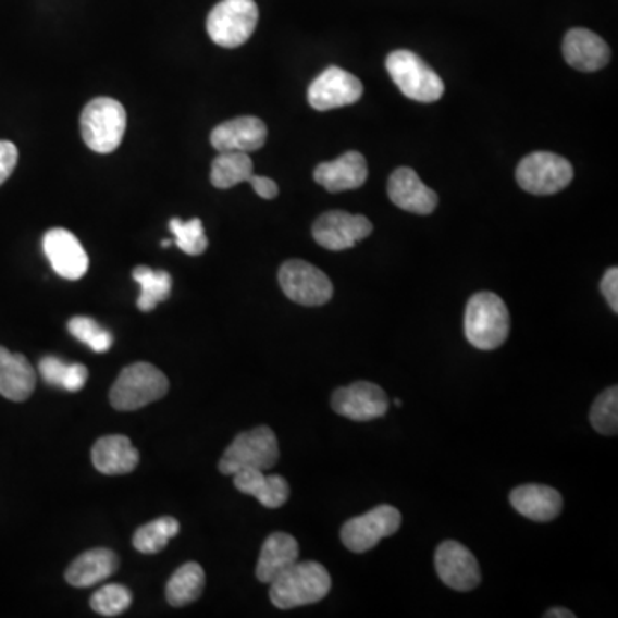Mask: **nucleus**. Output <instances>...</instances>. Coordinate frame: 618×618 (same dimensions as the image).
Returning <instances> with one entry per match:
<instances>
[{
  "mask_svg": "<svg viewBox=\"0 0 618 618\" xmlns=\"http://www.w3.org/2000/svg\"><path fill=\"white\" fill-rule=\"evenodd\" d=\"M403 524V514L392 505H379L370 512L349 519L342 526L341 540L353 554H364L392 536Z\"/></svg>",
  "mask_w": 618,
  "mask_h": 618,
  "instance_id": "1a4fd4ad",
  "label": "nucleus"
},
{
  "mask_svg": "<svg viewBox=\"0 0 618 618\" xmlns=\"http://www.w3.org/2000/svg\"><path fill=\"white\" fill-rule=\"evenodd\" d=\"M171 245H172L171 240H168V239L162 240V248H169V246H171Z\"/></svg>",
  "mask_w": 618,
  "mask_h": 618,
  "instance_id": "58836bf2",
  "label": "nucleus"
},
{
  "mask_svg": "<svg viewBox=\"0 0 618 618\" xmlns=\"http://www.w3.org/2000/svg\"><path fill=\"white\" fill-rule=\"evenodd\" d=\"M332 590L329 570L318 561H296L270 582V600L281 610L322 602Z\"/></svg>",
  "mask_w": 618,
  "mask_h": 618,
  "instance_id": "f257e3e1",
  "label": "nucleus"
},
{
  "mask_svg": "<svg viewBox=\"0 0 618 618\" xmlns=\"http://www.w3.org/2000/svg\"><path fill=\"white\" fill-rule=\"evenodd\" d=\"M464 334L480 350H495L505 344L510 334V314L502 297L493 293L474 294L466 306Z\"/></svg>",
  "mask_w": 618,
  "mask_h": 618,
  "instance_id": "f03ea898",
  "label": "nucleus"
},
{
  "mask_svg": "<svg viewBox=\"0 0 618 618\" xmlns=\"http://www.w3.org/2000/svg\"><path fill=\"white\" fill-rule=\"evenodd\" d=\"M118 569L119 558L112 549H88L67 567L65 581L74 588H91L114 576Z\"/></svg>",
  "mask_w": 618,
  "mask_h": 618,
  "instance_id": "b1692460",
  "label": "nucleus"
},
{
  "mask_svg": "<svg viewBox=\"0 0 618 618\" xmlns=\"http://www.w3.org/2000/svg\"><path fill=\"white\" fill-rule=\"evenodd\" d=\"M391 407L382 386L371 382H355L341 386L332 395V409L350 421H373L383 418Z\"/></svg>",
  "mask_w": 618,
  "mask_h": 618,
  "instance_id": "9b49d317",
  "label": "nucleus"
},
{
  "mask_svg": "<svg viewBox=\"0 0 618 618\" xmlns=\"http://www.w3.org/2000/svg\"><path fill=\"white\" fill-rule=\"evenodd\" d=\"M67 329H70V334L74 338L90 347L94 353H107L114 344V337H112L109 330L95 322L94 318H71Z\"/></svg>",
  "mask_w": 618,
  "mask_h": 618,
  "instance_id": "473e14b6",
  "label": "nucleus"
},
{
  "mask_svg": "<svg viewBox=\"0 0 618 618\" xmlns=\"http://www.w3.org/2000/svg\"><path fill=\"white\" fill-rule=\"evenodd\" d=\"M435 567L438 578L452 590L472 591L481 584V570L477 557L468 546L457 541H444L436 548Z\"/></svg>",
  "mask_w": 618,
  "mask_h": 618,
  "instance_id": "4468645a",
  "label": "nucleus"
},
{
  "mask_svg": "<svg viewBox=\"0 0 618 618\" xmlns=\"http://www.w3.org/2000/svg\"><path fill=\"white\" fill-rule=\"evenodd\" d=\"M388 198L395 207L418 215L435 212L438 196L427 186L411 168H399L388 180Z\"/></svg>",
  "mask_w": 618,
  "mask_h": 618,
  "instance_id": "f3484780",
  "label": "nucleus"
},
{
  "mask_svg": "<svg viewBox=\"0 0 618 618\" xmlns=\"http://www.w3.org/2000/svg\"><path fill=\"white\" fill-rule=\"evenodd\" d=\"M17 159H20V153H17L16 145L13 141L0 139V186L13 175Z\"/></svg>",
  "mask_w": 618,
  "mask_h": 618,
  "instance_id": "f704fd0d",
  "label": "nucleus"
},
{
  "mask_svg": "<svg viewBox=\"0 0 618 618\" xmlns=\"http://www.w3.org/2000/svg\"><path fill=\"white\" fill-rule=\"evenodd\" d=\"M37 386V371L28 359L0 347V395L13 403H25Z\"/></svg>",
  "mask_w": 618,
  "mask_h": 618,
  "instance_id": "4be33fe9",
  "label": "nucleus"
},
{
  "mask_svg": "<svg viewBox=\"0 0 618 618\" xmlns=\"http://www.w3.org/2000/svg\"><path fill=\"white\" fill-rule=\"evenodd\" d=\"M516 180L531 195H555L572 183L573 169L560 154L534 151L517 165Z\"/></svg>",
  "mask_w": 618,
  "mask_h": 618,
  "instance_id": "6e6552de",
  "label": "nucleus"
},
{
  "mask_svg": "<svg viewBox=\"0 0 618 618\" xmlns=\"http://www.w3.org/2000/svg\"><path fill=\"white\" fill-rule=\"evenodd\" d=\"M279 457L281 448L275 433L269 427H257L232 440L220 459L219 471L225 477H234L246 469L269 471L279 462Z\"/></svg>",
  "mask_w": 618,
  "mask_h": 618,
  "instance_id": "20e7f679",
  "label": "nucleus"
},
{
  "mask_svg": "<svg viewBox=\"0 0 618 618\" xmlns=\"http://www.w3.org/2000/svg\"><path fill=\"white\" fill-rule=\"evenodd\" d=\"M258 25L255 0H220L207 20L208 37L224 49L245 46Z\"/></svg>",
  "mask_w": 618,
  "mask_h": 618,
  "instance_id": "0eeeda50",
  "label": "nucleus"
},
{
  "mask_svg": "<svg viewBox=\"0 0 618 618\" xmlns=\"http://www.w3.org/2000/svg\"><path fill=\"white\" fill-rule=\"evenodd\" d=\"M362 94L364 88L355 74L332 65L309 85L308 102L314 110L326 112L359 102Z\"/></svg>",
  "mask_w": 618,
  "mask_h": 618,
  "instance_id": "f8f14e48",
  "label": "nucleus"
},
{
  "mask_svg": "<svg viewBox=\"0 0 618 618\" xmlns=\"http://www.w3.org/2000/svg\"><path fill=\"white\" fill-rule=\"evenodd\" d=\"M38 371L44 382L67 392H79L88 382V370L82 362H65L58 356H46L40 359Z\"/></svg>",
  "mask_w": 618,
  "mask_h": 618,
  "instance_id": "cd10ccee",
  "label": "nucleus"
},
{
  "mask_svg": "<svg viewBox=\"0 0 618 618\" xmlns=\"http://www.w3.org/2000/svg\"><path fill=\"white\" fill-rule=\"evenodd\" d=\"M91 462L106 477H121L138 468L139 452L127 436L107 435L95 442Z\"/></svg>",
  "mask_w": 618,
  "mask_h": 618,
  "instance_id": "aec40b11",
  "label": "nucleus"
},
{
  "mask_svg": "<svg viewBox=\"0 0 618 618\" xmlns=\"http://www.w3.org/2000/svg\"><path fill=\"white\" fill-rule=\"evenodd\" d=\"M203 588V567L196 561H187L169 579L165 596L172 606H186L200 598Z\"/></svg>",
  "mask_w": 618,
  "mask_h": 618,
  "instance_id": "a878e982",
  "label": "nucleus"
},
{
  "mask_svg": "<svg viewBox=\"0 0 618 618\" xmlns=\"http://www.w3.org/2000/svg\"><path fill=\"white\" fill-rule=\"evenodd\" d=\"M591 427L602 435H617L618 432V388L610 386L594 399L590 412Z\"/></svg>",
  "mask_w": 618,
  "mask_h": 618,
  "instance_id": "7c9ffc66",
  "label": "nucleus"
},
{
  "mask_svg": "<svg viewBox=\"0 0 618 618\" xmlns=\"http://www.w3.org/2000/svg\"><path fill=\"white\" fill-rule=\"evenodd\" d=\"M314 181L326 191L358 189L368 180V163L359 151H347L334 162H323L314 169Z\"/></svg>",
  "mask_w": 618,
  "mask_h": 618,
  "instance_id": "6ab92c4d",
  "label": "nucleus"
},
{
  "mask_svg": "<svg viewBox=\"0 0 618 618\" xmlns=\"http://www.w3.org/2000/svg\"><path fill=\"white\" fill-rule=\"evenodd\" d=\"M181 524L171 516L141 526L133 536V546L143 555H154L169 545V541L180 533Z\"/></svg>",
  "mask_w": 618,
  "mask_h": 618,
  "instance_id": "c756f323",
  "label": "nucleus"
},
{
  "mask_svg": "<svg viewBox=\"0 0 618 618\" xmlns=\"http://www.w3.org/2000/svg\"><path fill=\"white\" fill-rule=\"evenodd\" d=\"M386 71L397 88L416 102H436L444 95L442 77L411 50L392 52L386 58Z\"/></svg>",
  "mask_w": 618,
  "mask_h": 618,
  "instance_id": "423d86ee",
  "label": "nucleus"
},
{
  "mask_svg": "<svg viewBox=\"0 0 618 618\" xmlns=\"http://www.w3.org/2000/svg\"><path fill=\"white\" fill-rule=\"evenodd\" d=\"M299 558V545L296 537L287 533H273L264 540L258 558L257 578L263 584H270L285 569L296 564Z\"/></svg>",
  "mask_w": 618,
  "mask_h": 618,
  "instance_id": "393cba45",
  "label": "nucleus"
},
{
  "mask_svg": "<svg viewBox=\"0 0 618 618\" xmlns=\"http://www.w3.org/2000/svg\"><path fill=\"white\" fill-rule=\"evenodd\" d=\"M133 279L141 287L138 297L139 311H153L160 302L165 301L171 296L172 277L165 270H153L145 264H139L133 270Z\"/></svg>",
  "mask_w": 618,
  "mask_h": 618,
  "instance_id": "c85d7f7f",
  "label": "nucleus"
},
{
  "mask_svg": "<svg viewBox=\"0 0 618 618\" xmlns=\"http://www.w3.org/2000/svg\"><path fill=\"white\" fill-rule=\"evenodd\" d=\"M371 232L373 224L370 219L342 210L323 213L313 224L314 240L329 251L355 248L359 240L367 239Z\"/></svg>",
  "mask_w": 618,
  "mask_h": 618,
  "instance_id": "ddd939ff",
  "label": "nucleus"
},
{
  "mask_svg": "<svg viewBox=\"0 0 618 618\" xmlns=\"http://www.w3.org/2000/svg\"><path fill=\"white\" fill-rule=\"evenodd\" d=\"M564 58L573 70L594 73L610 62V47L600 35L586 28H573L564 38Z\"/></svg>",
  "mask_w": 618,
  "mask_h": 618,
  "instance_id": "a211bd4d",
  "label": "nucleus"
},
{
  "mask_svg": "<svg viewBox=\"0 0 618 618\" xmlns=\"http://www.w3.org/2000/svg\"><path fill=\"white\" fill-rule=\"evenodd\" d=\"M44 252L52 264L53 272L65 281H79L90 267V258L82 243L73 232L65 228L55 227L47 232L44 236Z\"/></svg>",
  "mask_w": 618,
  "mask_h": 618,
  "instance_id": "2eb2a0df",
  "label": "nucleus"
},
{
  "mask_svg": "<svg viewBox=\"0 0 618 618\" xmlns=\"http://www.w3.org/2000/svg\"><path fill=\"white\" fill-rule=\"evenodd\" d=\"M248 183L251 184L255 193H257L260 198H263V200H273V198L279 195L277 183L270 180V177L252 174L251 177H249Z\"/></svg>",
  "mask_w": 618,
  "mask_h": 618,
  "instance_id": "e433bc0d",
  "label": "nucleus"
},
{
  "mask_svg": "<svg viewBox=\"0 0 618 618\" xmlns=\"http://www.w3.org/2000/svg\"><path fill=\"white\" fill-rule=\"evenodd\" d=\"M252 175V160L243 151H220L213 160L210 181L219 189H231L240 183H248Z\"/></svg>",
  "mask_w": 618,
  "mask_h": 618,
  "instance_id": "bb28decb",
  "label": "nucleus"
},
{
  "mask_svg": "<svg viewBox=\"0 0 618 618\" xmlns=\"http://www.w3.org/2000/svg\"><path fill=\"white\" fill-rule=\"evenodd\" d=\"M169 380L150 362H135L124 368L110 388V404L118 411H138L165 397Z\"/></svg>",
  "mask_w": 618,
  "mask_h": 618,
  "instance_id": "7ed1b4c3",
  "label": "nucleus"
},
{
  "mask_svg": "<svg viewBox=\"0 0 618 618\" xmlns=\"http://www.w3.org/2000/svg\"><path fill=\"white\" fill-rule=\"evenodd\" d=\"M602 293L605 296L606 302L610 306L614 313H618V269L611 267L606 270L602 279Z\"/></svg>",
  "mask_w": 618,
  "mask_h": 618,
  "instance_id": "c9c22d12",
  "label": "nucleus"
},
{
  "mask_svg": "<svg viewBox=\"0 0 618 618\" xmlns=\"http://www.w3.org/2000/svg\"><path fill=\"white\" fill-rule=\"evenodd\" d=\"M394 404H395V407H400V406H403V400H400V399H395V400H394Z\"/></svg>",
  "mask_w": 618,
  "mask_h": 618,
  "instance_id": "ea45409f",
  "label": "nucleus"
},
{
  "mask_svg": "<svg viewBox=\"0 0 618 618\" xmlns=\"http://www.w3.org/2000/svg\"><path fill=\"white\" fill-rule=\"evenodd\" d=\"M269 136L267 124L261 119L245 115L231 119L227 123L219 124L210 135L212 147L217 151H249L260 150Z\"/></svg>",
  "mask_w": 618,
  "mask_h": 618,
  "instance_id": "dca6fc26",
  "label": "nucleus"
},
{
  "mask_svg": "<svg viewBox=\"0 0 618 618\" xmlns=\"http://www.w3.org/2000/svg\"><path fill=\"white\" fill-rule=\"evenodd\" d=\"M279 284L291 301L301 306H323L334 296L326 273L302 260H289L279 270Z\"/></svg>",
  "mask_w": 618,
  "mask_h": 618,
  "instance_id": "9d476101",
  "label": "nucleus"
},
{
  "mask_svg": "<svg viewBox=\"0 0 618 618\" xmlns=\"http://www.w3.org/2000/svg\"><path fill=\"white\" fill-rule=\"evenodd\" d=\"M175 245L189 257H200L207 251L208 239L205 234L203 222L200 219L181 220L172 219L169 222Z\"/></svg>",
  "mask_w": 618,
  "mask_h": 618,
  "instance_id": "2f4dec72",
  "label": "nucleus"
},
{
  "mask_svg": "<svg viewBox=\"0 0 618 618\" xmlns=\"http://www.w3.org/2000/svg\"><path fill=\"white\" fill-rule=\"evenodd\" d=\"M546 618H576V614L567 610V608H552V610L546 611Z\"/></svg>",
  "mask_w": 618,
  "mask_h": 618,
  "instance_id": "4c0bfd02",
  "label": "nucleus"
},
{
  "mask_svg": "<svg viewBox=\"0 0 618 618\" xmlns=\"http://www.w3.org/2000/svg\"><path fill=\"white\" fill-rule=\"evenodd\" d=\"M510 504L531 521L549 522L560 516L564 500L560 493L546 484H522L510 493Z\"/></svg>",
  "mask_w": 618,
  "mask_h": 618,
  "instance_id": "412c9836",
  "label": "nucleus"
},
{
  "mask_svg": "<svg viewBox=\"0 0 618 618\" xmlns=\"http://www.w3.org/2000/svg\"><path fill=\"white\" fill-rule=\"evenodd\" d=\"M234 486L251 495L267 509H279L289 500L291 486L281 474H264L258 469H246L234 474Z\"/></svg>",
  "mask_w": 618,
  "mask_h": 618,
  "instance_id": "5701e85b",
  "label": "nucleus"
},
{
  "mask_svg": "<svg viewBox=\"0 0 618 618\" xmlns=\"http://www.w3.org/2000/svg\"><path fill=\"white\" fill-rule=\"evenodd\" d=\"M133 602V594L123 584H106L91 596L90 606L102 617H118L126 611Z\"/></svg>",
  "mask_w": 618,
  "mask_h": 618,
  "instance_id": "72a5a7b5",
  "label": "nucleus"
},
{
  "mask_svg": "<svg viewBox=\"0 0 618 618\" xmlns=\"http://www.w3.org/2000/svg\"><path fill=\"white\" fill-rule=\"evenodd\" d=\"M126 124L127 115L123 103H119L114 98H94L83 109V141L95 153H112L123 143Z\"/></svg>",
  "mask_w": 618,
  "mask_h": 618,
  "instance_id": "39448f33",
  "label": "nucleus"
}]
</instances>
